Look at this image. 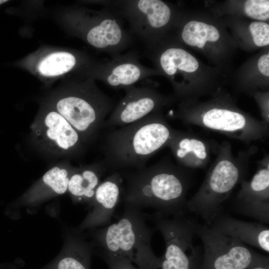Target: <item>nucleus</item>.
Instances as JSON below:
<instances>
[{"instance_id":"nucleus-17","label":"nucleus","mask_w":269,"mask_h":269,"mask_svg":"<svg viewBox=\"0 0 269 269\" xmlns=\"http://www.w3.org/2000/svg\"><path fill=\"white\" fill-rule=\"evenodd\" d=\"M94 247L74 230L66 235L63 248L51 262L39 269H91Z\"/></svg>"},{"instance_id":"nucleus-12","label":"nucleus","mask_w":269,"mask_h":269,"mask_svg":"<svg viewBox=\"0 0 269 269\" xmlns=\"http://www.w3.org/2000/svg\"><path fill=\"white\" fill-rule=\"evenodd\" d=\"M157 69L141 64L138 55L134 51L113 56L110 60L96 61L87 77L99 80L114 89H124L149 77L159 75Z\"/></svg>"},{"instance_id":"nucleus-24","label":"nucleus","mask_w":269,"mask_h":269,"mask_svg":"<svg viewBox=\"0 0 269 269\" xmlns=\"http://www.w3.org/2000/svg\"><path fill=\"white\" fill-rule=\"evenodd\" d=\"M249 30L254 44L258 47L269 44V25L264 21H254L249 25Z\"/></svg>"},{"instance_id":"nucleus-6","label":"nucleus","mask_w":269,"mask_h":269,"mask_svg":"<svg viewBox=\"0 0 269 269\" xmlns=\"http://www.w3.org/2000/svg\"><path fill=\"white\" fill-rule=\"evenodd\" d=\"M96 60L77 49L41 46L13 63L38 79L45 86L63 80L86 78Z\"/></svg>"},{"instance_id":"nucleus-8","label":"nucleus","mask_w":269,"mask_h":269,"mask_svg":"<svg viewBox=\"0 0 269 269\" xmlns=\"http://www.w3.org/2000/svg\"><path fill=\"white\" fill-rule=\"evenodd\" d=\"M94 3L114 10L129 22L133 33L148 48L159 43L174 19L172 8L161 0H100Z\"/></svg>"},{"instance_id":"nucleus-5","label":"nucleus","mask_w":269,"mask_h":269,"mask_svg":"<svg viewBox=\"0 0 269 269\" xmlns=\"http://www.w3.org/2000/svg\"><path fill=\"white\" fill-rule=\"evenodd\" d=\"M56 18L70 35L113 57L120 54L132 41L120 16L108 8L96 10L81 6H67L59 10Z\"/></svg>"},{"instance_id":"nucleus-10","label":"nucleus","mask_w":269,"mask_h":269,"mask_svg":"<svg viewBox=\"0 0 269 269\" xmlns=\"http://www.w3.org/2000/svg\"><path fill=\"white\" fill-rule=\"evenodd\" d=\"M197 236L203 245L201 269H247L256 266L269 265L268 257L206 225L199 224Z\"/></svg>"},{"instance_id":"nucleus-19","label":"nucleus","mask_w":269,"mask_h":269,"mask_svg":"<svg viewBox=\"0 0 269 269\" xmlns=\"http://www.w3.org/2000/svg\"><path fill=\"white\" fill-rule=\"evenodd\" d=\"M201 123L214 130L228 133L242 131L247 128L248 122L242 114L224 108L209 109L202 115Z\"/></svg>"},{"instance_id":"nucleus-11","label":"nucleus","mask_w":269,"mask_h":269,"mask_svg":"<svg viewBox=\"0 0 269 269\" xmlns=\"http://www.w3.org/2000/svg\"><path fill=\"white\" fill-rule=\"evenodd\" d=\"M242 171L231 158H220L207 175L196 193L186 203L187 211L200 216L210 225L222 205L242 177Z\"/></svg>"},{"instance_id":"nucleus-3","label":"nucleus","mask_w":269,"mask_h":269,"mask_svg":"<svg viewBox=\"0 0 269 269\" xmlns=\"http://www.w3.org/2000/svg\"><path fill=\"white\" fill-rule=\"evenodd\" d=\"M147 219L142 210L124 206L117 222L88 230L94 253L105 262L124 259L141 269H159L160 257L155 256L151 247L155 229L148 225Z\"/></svg>"},{"instance_id":"nucleus-22","label":"nucleus","mask_w":269,"mask_h":269,"mask_svg":"<svg viewBox=\"0 0 269 269\" xmlns=\"http://www.w3.org/2000/svg\"><path fill=\"white\" fill-rule=\"evenodd\" d=\"M238 195L253 204L269 201V166L259 169L250 181L243 182Z\"/></svg>"},{"instance_id":"nucleus-15","label":"nucleus","mask_w":269,"mask_h":269,"mask_svg":"<svg viewBox=\"0 0 269 269\" xmlns=\"http://www.w3.org/2000/svg\"><path fill=\"white\" fill-rule=\"evenodd\" d=\"M75 167L69 161L51 167L18 199V207L32 209L65 194Z\"/></svg>"},{"instance_id":"nucleus-9","label":"nucleus","mask_w":269,"mask_h":269,"mask_svg":"<svg viewBox=\"0 0 269 269\" xmlns=\"http://www.w3.org/2000/svg\"><path fill=\"white\" fill-rule=\"evenodd\" d=\"M32 143L41 152L52 156H78L85 144L72 125L43 101L30 127Z\"/></svg>"},{"instance_id":"nucleus-1","label":"nucleus","mask_w":269,"mask_h":269,"mask_svg":"<svg viewBox=\"0 0 269 269\" xmlns=\"http://www.w3.org/2000/svg\"><path fill=\"white\" fill-rule=\"evenodd\" d=\"M124 179L121 202L142 210L152 208L165 217L185 215L188 181L179 168L159 162L120 172Z\"/></svg>"},{"instance_id":"nucleus-28","label":"nucleus","mask_w":269,"mask_h":269,"mask_svg":"<svg viewBox=\"0 0 269 269\" xmlns=\"http://www.w3.org/2000/svg\"><path fill=\"white\" fill-rule=\"evenodd\" d=\"M12 265H0V268H8L11 269Z\"/></svg>"},{"instance_id":"nucleus-26","label":"nucleus","mask_w":269,"mask_h":269,"mask_svg":"<svg viewBox=\"0 0 269 269\" xmlns=\"http://www.w3.org/2000/svg\"><path fill=\"white\" fill-rule=\"evenodd\" d=\"M258 67L260 72L266 77L269 76V54L262 55L258 62Z\"/></svg>"},{"instance_id":"nucleus-21","label":"nucleus","mask_w":269,"mask_h":269,"mask_svg":"<svg viewBox=\"0 0 269 269\" xmlns=\"http://www.w3.org/2000/svg\"><path fill=\"white\" fill-rule=\"evenodd\" d=\"M168 145L177 159L185 165H187L191 155L197 162L202 161L207 158L205 144L196 138L183 137L175 133Z\"/></svg>"},{"instance_id":"nucleus-23","label":"nucleus","mask_w":269,"mask_h":269,"mask_svg":"<svg viewBox=\"0 0 269 269\" xmlns=\"http://www.w3.org/2000/svg\"><path fill=\"white\" fill-rule=\"evenodd\" d=\"M244 9L248 17L265 22L269 18V0H248L245 2Z\"/></svg>"},{"instance_id":"nucleus-18","label":"nucleus","mask_w":269,"mask_h":269,"mask_svg":"<svg viewBox=\"0 0 269 269\" xmlns=\"http://www.w3.org/2000/svg\"><path fill=\"white\" fill-rule=\"evenodd\" d=\"M107 171L102 161L75 167L70 176L67 190L73 203L89 204Z\"/></svg>"},{"instance_id":"nucleus-16","label":"nucleus","mask_w":269,"mask_h":269,"mask_svg":"<svg viewBox=\"0 0 269 269\" xmlns=\"http://www.w3.org/2000/svg\"><path fill=\"white\" fill-rule=\"evenodd\" d=\"M208 226L245 244L269 252V228L262 223L242 221L219 214Z\"/></svg>"},{"instance_id":"nucleus-13","label":"nucleus","mask_w":269,"mask_h":269,"mask_svg":"<svg viewBox=\"0 0 269 269\" xmlns=\"http://www.w3.org/2000/svg\"><path fill=\"white\" fill-rule=\"evenodd\" d=\"M125 96L115 105L107 119L105 128L122 127L156 112L167 102L156 90L148 86L125 89Z\"/></svg>"},{"instance_id":"nucleus-14","label":"nucleus","mask_w":269,"mask_h":269,"mask_svg":"<svg viewBox=\"0 0 269 269\" xmlns=\"http://www.w3.org/2000/svg\"><path fill=\"white\" fill-rule=\"evenodd\" d=\"M124 179L120 172L110 173L98 186L88 204L90 209L82 223L73 230L78 233L85 230L105 227L111 223L112 218L121 202Z\"/></svg>"},{"instance_id":"nucleus-27","label":"nucleus","mask_w":269,"mask_h":269,"mask_svg":"<svg viewBox=\"0 0 269 269\" xmlns=\"http://www.w3.org/2000/svg\"><path fill=\"white\" fill-rule=\"evenodd\" d=\"M247 269H269V265L256 266Z\"/></svg>"},{"instance_id":"nucleus-25","label":"nucleus","mask_w":269,"mask_h":269,"mask_svg":"<svg viewBox=\"0 0 269 269\" xmlns=\"http://www.w3.org/2000/svg\"><path fill=\"white\" fill-rule=\"evenodd\" d=\"M109 269H141L134 266L133 264L124 259L106 262Z\"/></svg>"},{"instance_id":"nucleus-20","label":"nucleus","mask_w":269,"mask_h":269,"mask_svg":"<svg viewBox=\"0 0 269 269\" xmlns=\"http://www.w3.org/2000/svg\"><path fill=\"white\" fill-rule=\"evenodd\" d=\"M180 36L187 45L202 48L208 43L217 41L220 37L218 29L204 22L191 20L182 28Z\"/></svg>"},{"instance_id":"nucleus-4","label":"nucleus","mask_w":269,"mask_h":269,"mask_svg":"<svg viewBox=\"0 0 269 269\" xmlns=\"http://www.w3.org/2000/svg\"><path fill=\"white\" fill-rule=\"evenodd\" d=\"M95 81L89 77L63 81L44 101L72 125L85 145L98 137L116 105Z\"/></svg>"},{"instance_id":"nucleus-7","label":"nucleus","mask_w":269,"mask_h":269,"mask_svg":"<svg viewBox=\"0 0 269 269\" xmlns=\"http://www.w3.org/2000/svg\"><path fill=\"white\" fill-rule=\"evenodd\" d=\"M148 218L165 241V251L160 257V269H201L203 249L194 244L199 223L185 215L169 218L155 212Z\"/></svg>"},{"instance_id":"nucleus-2","label":"nucleus","mask_w":269,"mask_h":269,"mask_svg":"<svg viewBox=\"0 0 269 269\" xmlns=\"http://www.w3.org/2000/svg\"><path fill=\"white\" fill-rule=\"evenodd\" d=\"M174 132L157 112L109 132L102 146V161L112 172L139 169L164 146Z\"/></svg>"},{"instance_id":"nucleus-29","label":"nucleus","mask_w":269,"mask_h":269,"mask_svg":"<svg viewBox=\"0 0 269 269\" xmlns=\"http://www.w3.org/2000/svg\"><path fill=\"white\" fill-rule=\"evenodd\" d=\"M9 0H0V6L8 2Z\"/></svg>"}]
</instances>
